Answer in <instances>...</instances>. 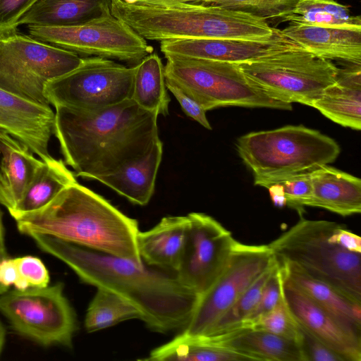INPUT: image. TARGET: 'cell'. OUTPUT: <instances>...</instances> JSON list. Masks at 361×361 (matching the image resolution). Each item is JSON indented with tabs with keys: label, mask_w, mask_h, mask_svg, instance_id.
Segmentation results:
<instances>
[{
	"label": "cell",
	"mask_w": 361,
	"mask_h": 361,
	"mask_svg": "<svg viewBox=\"0 0 361 361\" xmlns=\"http://www.w3.org/2000/svg\"><path fill=\"white\" fill-rule=\"evenodd\" d=\"M29 236L41 250L66 264L84 283L131 302L153 331L165 334L184 329L200 299L176 275L150 268L144 262L95 251L47 234Z\"/></svg>",
	"instance_id": "1"
},
{
	"label": "cell",
	"mask_w": 361,
	"mask_h": 361,
	"mask_svg": "<svg viewBox=\"0 0 361 361\" xmlns=\"http://www.w3.org/2000/svg\"><path fill=\"white\" fill-rule=\"evenodd\" d=\"M54 135L75 176L96 180L147 155L159 139L158 116L131 99L85 111L54 107Z\"/></svg>",
	"instance_id": "2"
},
{
	"label": "cell",
	"mask_w": 361,
	"mask_h": 361,
	"mask_svg": "<svg viewBox=\"0 0 361 361\" xmlns=\"http://www.w3.org/2000/svg\"><path fill=\"white\" fill-rule=\"evenodd\" d=\"M15 220L23 234H47L143 263L137 245V221L78 182L66 187L44 207Z\"/></svg>",
	"instance_id": "3"
},
{
	"label": "cell",
	"mask_w": 361,
	"mask_h": 361,
	"mask_svg": "<svg viewBox=\"0 0 361 361\" xmlns=\"http://www.w3.org/2000/svg\"><path fill=\"white\" fill-rule=\"evenodd\" d=\"M111 14L145 39H264L275 30L267 20L205 4L156 6L113 0Z\"/></svg>",
	"instance_id": "4"
},
{
	"label": "cell",
	"mask_w": 361,
	"mask_h": 361,
	"mask_svg": "<svg viewBox=\"0 0 361 361\" xmlns=\"http://www.w3.org/2000/svg\"><path fill=\"white\" fill-rule=\"evenodd\" d=\"M235 145L252 173L254 184L267 188L283 178L333 163L341 152L335 140L302 125L251 132L240 137Z\"/></svg>",
	"instance_id": "5"
},
{
	"label": "cell",
	"mask_w": 361,
	"mask_h": 361,
	"mask_svg": "<svg viewBox=\"0 0 361 361\" xmlns=\"http://www.w3.org/2000/svg\"><path fill=\"white\" fill-rule=\"evenodd\" d=\"M337 224L300 216L268 245L279 262L295 266L361 304V253L350 252L329 240Z\"/></svg>",
	"instance_id": "6"
},
{
	"label": "cell",
	"mask_w": 361,
	"mask_h": 361,
	"mask_svg": "<svg viewBox=\"0 0 361 361\" xmlns=\"http://www.w3.org/2000/svg\"><path fill=\"white\" fill-rule=\"evenodd\" d=\"M165 79L177 85L207 111L235 106L292 110L259 89L237 63L195 58L165 56Z\"/></svg>",
	"instance_id": "7"
},
{
	"label": "cell",
	"mask_w": 361,
	"mask_h": 361,
	"mask_svg": "<svg viewBox=\"0 0 361 361\" xmlns=\"http://www.w3.org/2000/svg\"><path fill=\"white\" fill-rule=\"evenodd\" d=\"M237 64L269 97L310 106L336 82L338 71L331 60L301 47Z\"/></svg>",
	"instance_id": "8"
},
{
	"label": "cell",
	"mask_w": 361,
	"mask_h": 361,
	"mask_svg": "<svg viewBox=\"0 0 361 361\" xmlns=\"http://www.w3.org/2000/svg\"><path fill=\"white\" fill-rule=\"evenodd\" d=\"M78 54L18 31L0 35V89L34 102L49 104L46 83L77 68Z\"/></svg>",
	"instance_id": "9"
},
{
	"label": "cell",
	"mask_w": 361,
	"mask_h": 361,
	"mask_svg": "<svg viewBox=\"0 0 361 361\" xmlns=\"http://www.w3.org/2000/svg\"><path fill=\"white\" fill-rule=\"evenodd\" d=\"M0 312L25 338L44 346H72L78 322L61 283L8 290L0 295Z\"/></svg>",
	"instance_id": "10"
},
{
	"label": "cell",
	"mask_w": 361,
	"mask_h": 361,
	"mask_svg": "<svg viewBox=\"0 0 361 361\" xmlns=\"http://www.w3.org/2000/svg\"><path fill=\"white\" fill-rule=\"evenodd\" d=\"M135 66L98 56L82 57L71 71L48 81L44 94L54 107L95 111L130 99Z\"/></svg>",
	"instance_id": "11"
},
{
	"label": "cell",
	"mask_w": 361,
	"mask_h": 361,
	"mask_svg": "<svg viewBox=\"0 0 361 361\" xmlns=\"http://www.w3.org/2000/svg\"><path fill=\"white\" fill-rule=\"evenodd\" d=\"M31 37L87 56H98L135 66L154 49L144 38L112 14L75 25H28Z\"/></svg>",
	"instance_id": "12"
},
{
	"label": "cell",
	"mask_w": 361,
	"mask_h": 361,
	"mask_svg": "<svg viewBox=\"0 0 361 361\" xmlns=\"http://www.w3.org/2000/svg\"><path fill=\"white\" fill-rule=\"evenodd\" d=\"M275 261L268 245L237 240L229 262L212 286L200 297L183 333L207 334L246 288Z\"/></svg>",
	"instance_id": "13"
},
{
	"label": "cell",
	"mask_w": 361,
	"mask_h": 361,
	"mask_svg": "<svg viewBox=\"0 0 361 361\" xmlns=\"http://www.w3.org/2000/svg\"><path fill=\"white\" fill-rule=\"evenodd\" d=\"M187 216L186 242L175 275L183 286L201 296L225 270L237 240L208 214L191 212Z\"/></svg>",
	"instance_id": "14"
},
{
	"label": "cell",
	"mask_w": 361,
	"mask_h": 361,
	"mask_svg": "<svg viewBox=\"0 0 361 361\" xmlns=\"http://www.w3.org/2000/svg\"><path fill=\"white\" fill-rule=\"evenodd\" d=\"M300 47L275 28L264 39L198 38L164 40L160 50L164 56H176L201 59L245 63Z\"/></svg>",
	"instance_id": "15"
},
{
	"label": "cell",
	"mask_w": 361,
	"mask_h": 361,
	"mask_svg": "<svg viewBox=\"0 0 361 361\" xmlns=\"http://www.w3.org/2000/svg\"><path fill=\"white\" fill-rule=\"evenodd\" d=\"M55 113L49 104L27 100L0 89V129L26 145L42 161L51 157L49 144Z\"/></svg>",
	"instance_id": "16"
},
{
	"label": "cell",
	"mask_w": 361,
	"mask_h": 361,
	"mask_svg": "<svg viewBox=\"0 0 361 361\" xmlns=\"http://www.w3.org/2000/svg\"><path fill=\"white\" fill-rule=\"evenodd\" d=\"M283 293L293 317L300 326L344 361H361L360 338L349 333L333 316L284 279Z\"/></svg>",
	"instance_id": "17"
},
{
	"label": "cell",
	"mask_w": 361,
	"mask_h": 361,
	"mask_svg": "<svg viewBox=\"0 0 361 361\" xmlns=\"http://www.w3.org/2000/svg\"><path fill=\"white\" fill-rule=\"evenodd\" d=\"M281 32L319 57L361 63V30L290 23Z\"/></svg>",
	"instance_id": "18"
},
{
	"label": "cell",
	"mask_w": 361,
	"mask_h": 361,
	"mask_svg": "<svg viewBox=\"0 0 361 361\" xmlns=\"http://www.w3.org/2000/svg\"><path fill=\"white\" fill-rule=\"evenodd\" d=\"M188 216H168L154 227L139 231L137 245L142 262L148 266L176 271L185 247Z\"/></svg>",
	"instance_id": "19"
},
{
	"label": "cell",
	"mask_w": 361,
	"mask_h": 361,
	"mask_svg": "<svg viewBox=\"0 0 361 361\" xmlns=\"http://www.w3.org/2000/svg\"><path fill=\"white\" fill-rule=\"evenodd\" d=\"M325 117L343 127L361 128V63L338 68L336 82L312 104Z\"/></svg>",
	"instance_id": "20"
},
{
	"label": "cell",
	"mask_w": 361,
	"mask_h": 361,
	"mask_svg": "<svg viewBox=\"0 0 361 361\" xmlns=\"http://www.w3.org/2000/svg\"><path fill=\"white\" fill-rule=\"evenodd\" d=\"M312 197L307 207L326 209L342 216L361 212V180L327 165L310 173Z\"/></svg>",
	"instance_id": "21"
},
{
	"label": "cell",
	"mask_w": 361,
	"mask_h": 361,
	"mask_svg": "<svg viewBox=\"0 0 361 361\" xmlns=\"http://www.w3.org/2000/svg\"><path fill=\"white\" fill-rule=\"evenodd\" d=\"M284 280L333 316L349 333L361 339V304L306 274L295 266L277 260Z\"/></svg>",
	"instance_id": "22"
},
{
	"label": "cell",
	"mask_w": 361,
	"mask_h": 361,
	"mask_svg": "<svg viewBox=\"0 0 361 361\" xmlns=\"http://www.w3.org/2000/svg\"><path fill=\"white\" fill-rule=\"evenodd\" d=\"M247 360L302 361L299 345L274 334L242 326L217 335H207Z\"/></svg>",
	"instance_id": "23"
},
{
	"label": "cell",
	"mask_w": 361,
	"mask_h": 361,
	"mask_svg": "<svg viewBox=\"0 0 361 361\" xmlns=\"http://www.w3.org/2000/svg\"><path fill=\"white\" fill-rule=\"evenodd\" d=\"M0 154V204L9 212L21 199L42 160L1 129Z\"/></svg>",
	"instance_id": "24"
},
{
	"label": "cell",
	"mask_w": 361,
	"mask_h": 361,
	"mask_svg": "<svg viewBox=\"0 0 361 361\" xmlns=\"http://www.w3.org/2000/svg\"><path fill=\"white\" fill-rule=\"evenodd\" d=\"M113 0H37L18 25L64 26L84 24L111 15Z\"/></svg>",
	"instance_id": "25"
},
{
	"label": "cell",
	"mask_w": 361,
	"mask_h": 361,
	"mask_svg": "<svg viewBox=\"0 0 361 361\" xmlns=\"http://www.w3.org/2000/svg\"><path fill=\"white\" fill-rule=\"evenodd\" d=\"M162 153L163 144L159 140L149 153L140 159L128 164L116 173L98 177L96 180L130 202L146 205L154 192Z\"/></svg>",
	"instance_id": "26"
},
{
	"label": "cell",
	"mask_w": 361,
	"mask_h": 361,
	"mask_svg": "<svg viewBox=\"0 0 361 361\" xmlns=\"http://www.w3.org/2000/svg\"><path fill=\"white\" fill-rule=\"evenodd\" d=\"M77 182L62 159L50 157L38 166L21 199L9 211L15 219L47 205L63 189Z\"/></svg>",
	"instance_id": "27"
},
{
	"label": "cell",
	"mask_w": 361,
	"mask_h": 361,
	"mask_svg": "<svg viewBox=\"0 0 361 361\" xmlns=\"http://www.w3.org/2000/svg\"><path fill=\"white\" fill-rule=\"evenodd\" d=\"M146 361H239L247 359L220 346L207 335L181 332L172 340L152 350Z\"/></svg>",
	"instance_id": "28"
},
{
	"label": "cell",
	"mask_w": 361,
	"mask_h": 361,
	"mask_svg": "<svg viewBox=\"0 0 361 361\" xmlns=\"http://www.w3.org/2000/svg\"><path fill=\"white\" fill-rule=\"evenodd\" d=\"M130 99L140 108L157 116L169 114L171 99L164 66L157 54H150L135 66Z\"/></svg>",
	"instance_id": "29"
},
{
	"label": "cell",
	"mask_w": 361,
	"mask_h": 361,
	"mask_svg": "<svg viewBox=\"0 0 361 361\" xmlns=\"http://www.w3.org/2000/svg\"><path fill=\"white\" fill-rule=\"evenodd\" d=\"M283 21L311 25L361 30V18L335 0H300Z\"/></svg>",
	"instance_id": "30"
},
{
	"label": "cell",
	"mask_w": 361,
	"mask_h": 361,
	"mask_svg": "<svg viewBox=\"0 0 361 361\" xmlns=\"http://www.w3.org/2000/svg\"><path fill=\"white\" fill-rule=\"evenodd\" d=\"M132 319L142 320V314L135 305L111 291L97 288L87 310L85 328L92 333Z\"/></svg>",
	"instance_id": "31"
},
{
	"label": "cell",
	"mask_w": 361,
	"mask_h": 361,
	"mask_svg": "<svg viewBox=\"0 0 361 361\" xmlns=\"http://www.w3.org/2000/svg\"><path fill=\"white\" fill-rule=\"evenodd\" d=\"M276 262L275 258L274 263L246 288L205 335H217L242 327L243 323L257 306L263 287L271 275Z\"/></svg>",
	"instance_id": "32"
},
{
	"label": "cell",
	"mask_w": 361,
	"mask_h": 361,
	"mask_svg": "<svg viewBox=\"0 0 361 361\" xmlns=\"http://www.w3.org/2000/svg\"><path fill=\"white\" fill-rule=\"evenodd\" d=\"M300 0H202L200 4L220 6L263 20L283 18Z\"/></svg>",
	"instance_id": "33"
},
{
	"label": "cell",
	"mask_w": 361,
	"mask_h": 361,
	"mask_svg": "<svg viewBox=\"0 0 361 361\" xmlns=\"http://www.w3.org/2000/svg\"><path fill=\"white\" fill-rule=\"evenodd\" d=\"M250 328L265 331L299 343L300 334L298 326L286 303L283 288L277 305L252 322Z\"/></svg>",
	"instance_id": "34"
},
{
	"label": "cell",
	"mask_w": 361,
	"mask_h": 361,
	"mask_svg": "<svg viewBox=\"0 0 361 361\" xmlns=\"http://www.w3.org/2000/svg\"><path fill=\"white\" fill-rule=\"evenodd\" d=\"M283 281L282 269L276 259L273 271L263 287L257 306L243 323L242 326L250 327L252 322L271 311L277 305L282 293Z\"/></svg>",
	"instance_id": "35"
},
{
	"label": "cell",
	"mask_w": 361,
	"mask_h": 361,
	"mask_svg": "<svg viewBox=\"0 0 361 361\" xmlns=\"http://www.w3.org/2000/svg\"><path fill=\"white\" fill-rule=\"evenodd\" d=\"M311 172L293 175L275 183L281 185L286 205L295 209L302 216L312 197Z\"/></svg>",
	"instance_id": "36"
},
{
	"label": "cell",
	"mask_w": 361,
	"mask_h": 361,
	"mask_svg": "<svg viewBox=\"0 0 361 361\" xmlns=\"http://www.w3.org/2000/svg\"><path fill=\"white\" fill-rule=\"evenodd\" d=\"M21 281V290L49 285V274L40 259L33 256L14 258Z\"/></svg>",
	"instance_id": "37"
},
{
	"label": "cell",
	"mask_w": 361,
	"mask_h": 361,
	"mask_svg": "<svg viewBox=\"0 0 361 361\" xmlns=\"http://www.w3.org/2000/svg\"><path fill=\"white\" fill-rule=\"evenodd\" d=\"M298 324V323H297ZM302 361H344L320 340L298 324Z\"/></svg>",
	"instance_id": "38"
},
{
	"label": "cell",
	"mask_w": 361,
	"mask_h": 361,
	"mask_svg": "<svg viewBox=\"0 0 361 361\" xmlns=\"http://www.w3.org/2000/svg\"><path fill=\"white\" fill-rule=\"evenodd\" d=\"M37 0H0V35L18 31V21Z\"/></svg>",
	"instance_id": "39"
},
{
	"label": "cell",
	"mask_w": 361,
	"mask_h": 361,
	"mask_svg": "<svg viewBox=\"0 0 361 361\" xmlns=\"http://www.w3.org/2000/svg\"><path fill=\"white\" fill-rule=\"evenodd\" d=\"M165 82L167 90L176 97L184 113L204 128L212 130L206 116V111L174 82L166 79Z\"/></svg>",
	"instance_id": "40"
},
{
	"label": "cell",
	"mask_w": 361,
	"mask_h": 361,
	"mask_svg": "<svg viewBox=\"0 0 361 361\" xmlns=\"http://www.w3.org/2000/svg\"><path fill=\"white\" fill-rule=\"evenodd\" d=\"M329 240L350 252L361 253V238L348 230L344 225L338 224Z\"/></svg>",
	"instance_id": "41"
},
{
	"label": "cell",
	"mask_w": 361,
	"mask_h": 361,
	"mask_svg": "<svg viewBox=\"0 0 361 361\" xmlns=\"http://www.w3.org/2000/svg\"><path fill=\"white\" fill-rule=\"evenodd\" d=\"M0 285L8 288L13 285L21 289V281L14 259L8 257L0 262Z\"/></svg>",
	"instance_id": "42"
},
{
	"label": "cell",
	"mask_w": 361,
	"mask_h": 361,
	"mask_svg": "<svg viewBox=\"0 0 361 361\" xmlns=\"http://www.w3.org/2000/svg\"><path fill=\"white\" fill-rule=\"evenodd\" d=\"M273 204L278 207L286 205V200L281 185L278 183L271 184L268 188Z\"/></svg>",
	"instance_id": "43"
},
{
	"label": "cell",
	"mask_w": 361,
	"mask_h": 361,
	"mask_svg": "<svg viewBox=\"0 0 361 361\" xmlns=\"http://www.w3.org/2000/svg\"><path fill=\"white\" fill-rule=\"evenodd\" d=\"M202 1V0H138L137 3L156 6H169L183 4H200Z\"/></svg>",
	"instance_id": "44"
},
{
	"label": "cell",
	"mask_w": 361,
	"mask_h": 361,
	"mask_svg": "<svg viewBox=\"0 0 361 361\" xmlns=\"http://www.w3.org/2000/svg\"><path fill=\"white\" fill-rule=\"evenodd\" d=\"M0 252H6L4 241V232L2 222V213L0 209Z\"/></svg>",
	"instance_id": "45"
},
{
	"label": "cell",
	"mask_w": 361,
	"mask_h": 361,
	"mask_svg": "<svg viewBox=\"0 0 361 361\" xmlns=\"http://www.w3.org/2000/svg\"><path fill=\"white\" fill-rule=\"evenodd\" d=\"M5 329L1 322H0V355L3 350V348L5 342Z\"/></svg>",
	"instance_id": "46"
},
{
	"label": "cell",
	"mask_w": 361,
	"mask_h": 361,
	"mask_svg": "<svg viewBox=\"0 0 361 361\" xmlns=\"http://www.w3.org/2000/svg\"><path fill=\"white\" fill-rule=\"evenodd\" d=\"M120 1H121L123 3L129 4H135L138 1V0H120Z\"/></svg>",
	"instance_id": "47"
}]
</instances>
